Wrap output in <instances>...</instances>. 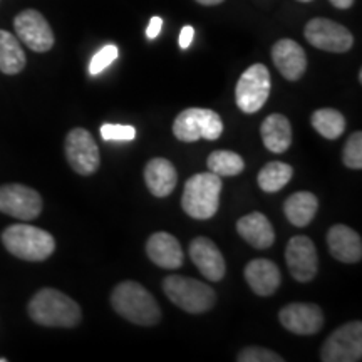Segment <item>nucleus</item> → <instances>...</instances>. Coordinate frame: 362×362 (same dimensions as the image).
I'll list each match as a JSON object with an SVG mask.
<instances>
[{"label": "nucleus", "mask_w": 362, "mask_h": 362, "mask_svg": "<svg viewBox=\"0 0 362 362\" xmlns=\"http://www.w3.org/2000/svg\"><path fill=\"white\" fill-rule=\"evenodd\" d=\"M0 211L17 220H34L42 211V197L34 188L21 183L0 187Z\"/></svg>", "instance_id": "11"}, {"label": "nucleus", "mask_w": 362, "mask_h": 362, "mask_svg": "<svg viewBox=\"0 0 362 362\" xmlns=\"http://www.w3.org/2000/svg\"><path fill=\"white\" fill-rule=\"evenodd\" d=\"M238 362H284L285 359L279 356L277 352L265 349V347H245L238 352L237 356Z\"/></svg>", "instance_id": "29"}, {"label": "nucleus", "mask_w": 362, "mask_h": 362, "mask_svg": "<svg viewBox=\"0 0 362 362\" xmlns=\"http://www.w3.org/2000/svg\"><path fill=\"white\" fill-rule=\"evenodd\" d=\"M223 133V121L218 112L205 107L181 111L173 123V134L178 141L194 143L198 139L216 141Z\"/></svg>", "instance_id": "6"}, {"label": "nucleus", "mask_w": 362, "mask_h": 362, "mask_svg": "<svg viewBox=\"0 0 362 362\" xmlns=\"http://www.w3.org/2000/svg\"><path fill=\"white\" fill-rule=\"evenodd\" d=\"M319 208V200L310 192H297L291 194L284 203V214L293 226L304 228L310 225Z\"/></svg>", "instance_id": "23"}, {"label": "nucleus", "mask_w": 362, "mask_h": 362, "mask_svg": "<svg viewBox=\"0 0 362 362\" xmlns=\"http://www.w3.org/2000/svg\"><path fill=\"white\" fill-rule=\"evenodd\" d=\"M279 320L288 332L297 336H312L324 327V312L309 302H293L280 309Z\"/></svg>", "instance_id": "14"}, {"label": "nucleus", "mask_w": 362, "mask_h": 362, "mask_svg": "<svg viewBox=\"0 0 362 362\" xmlns=\"http://www.w3.org/2000/svg\"><path fill=\"white\" fill-rule=\"evenodd\" d=\"M330 255L342 264H357L362 259L361 235L347 225H334L327 232Z\"/></svg>", "instance_id": "17"}, {"label": "nucleus", "mask_w": 362, "mask_h": 362, "mask_svg": "<svg viewBox=\"0 0 362 362\" xmlns=\"http://www.w3.org/2000/svg\"><path fill=\"white\" fill-rule=\"evenodd\" d=\"M200 6H206V7H211V6H218V4L225 2V0H197Z\"/></svg>", "instance_id": "35"}, {"label": "nucleus", "mask_w": 362, "mask_h": 362, "mask_svg": "<svg viewBox=\"0 0 362 362\" xmlns=\"http://www.w3.org/2000/svg\"><path fill=\"white\" fill-rule=\"evenodd\" d=\"M292 175L293 170L291 165L282 161H270L260 170L259 176H257V183H259L262 192L277 193L287 187L288 181L292 180Z\"/></svg>", "instance_id": "25"}, {"label": "nucleus", "mask_w": 362, "mask_h": 362, "mask_svg": "<svg viewBox=\"0 0 362 362\" xmlns=\"http://www.w3.org/2000/svg\"><path fill=\"white\" fill-rule=\"evenodd\" d=\"M163 291L176 307L188 314H203L216 304V293L210 285L183 275L166 277L163 280Z\"/></svg>", "instance_id": "5"}, {"label": "nucleus", "mask_w": 362, "mask_h": 362, "mask_svg": "<svg viewBox=\"0 0 362 362\" xmlns=\"http://www.w3.org/2000/svg\"><path fill=\"white\" fill-rule=\"evenodd\" d=\"M330 4H332L336 8H342V11H346V8H351L352 4H354V0H329Z\"/></svg>", "instance_id": "34"}, {"label": "nucleus", "mask_w": 362, "mask_h": 362, "mask_svg": "<svg viewBox=\"0 0 362 362\" xmlns=\"http://www.w3.org/2000/svg\"><path fill=\"white\" fill-rule=\"evenodd\" d=\"M221 188H223L221 178L211 171L194 175L185 183L181 208L194 220L211 218L220 208Z\"/></svg>", "instance_id": "4"}, {"label": "nucleus", "mask_w": 362, "mask_h": 362, "mask_svg": "<svg viewBox=\"0 0 362 362\" xmlns=\"http://www.w3.org/2000/svg\"><path fill=\"white\" fill-rule=\"evenodd\" d=\"M144 181L151 194L156 198H165L173 193L178 183V173H176L175 165L166 158H153L148 161L144 168Z\"/></svg>", "instance_id": "21"}, {"label": "nucleus", "mask_w": 362, "mask_h": 362, "mask_svg": "<svg viewBox=\"0 0 362 362\" xmlns=\"http://www.w3.org/2000/svg\"><path fill=\"white\" fill-rule=\"evenodd\" d=\"M298 2H312V0H298Z\"/></svg>", "instance_id": "37"}, {"label": "nucleus", "mask_w": 362, "mask_h": 362, "mask_svg": "<svg viewBox=\"0 0 362 362\" xmlns=\"http://www.w3.org/2000/svg\"><path fill=\"white\" fill-rule=\"evenodd\" d=\"M2 243L8 253L25 262H44L56 250V240L34 225L16 223L2 232Z\"/></svg>", "instance_id": "3"}, {"label": "nucleus", "mask_w": 362, "mask_h": 362, "mask_svg": "<svg viewBox=\"0 0 362 362\" xmlns=\"http://www.w3.org/2000/svg\"><path fill=\"white\" fill-rule=\"evenodd\" d=\"M17 39L34 52H47L54 47V33L45 17L34 8H25L13 19Z\"/></svg>", "instance_id": "12"}, {"label": "nucleus", "mask_w": 362, "mask_h": 362, "mask_svg": "<svg viewBox=\"0 0 362 362\" xmlns=\"http://www.w3.org/2000/svg\"><path fill=\"white\" fill-rule=\"evenodd\" d=\"M310 123L312 128L329 141L341 138L344 131H346V117L342 116V112L332 110V107L317 110L310 117Z\"/></svg>", "instance_id": "26"}, {"label": "nucleus", "mask_w": 362, "mask_h": 362, "mask_svg": "<svg viewBox=\"0 0 362 362\" xmlns=\"http://www.w3.org/2000/svg\"><path fill=\"white\" fill-rule=\"evenodd\" d=\"M161 27H163V19H161V17H151V21H149L148 29H146L148 39H156L158 35H160V33H161Z\"/></svg>", "instance_id": "32"}, {"label": "nucleus", "mask_w": 362, "mask_h": 362, "mask_svg": "<svg viewBox=\"0 0 362 362\" xmlns=\"http://www.w3.org/2000/svg\"><path fill=\"white\" fill-rule=\"evenodd\" d=\"M104 141H133L136 138V129L133 126L123 124H103L99 128Z\"/></svg>", "instance_id": "31"}, {"label": "nucleus", "mask_w": 362, "mask_h": 362, "mask_svg": "<svg viewBox=\"0 0 362 362\" xmlns=\"http://www.w3.org/2000/svg\"><path fill=\"white\" fill-rule=\"evenodd\" d=\"M194 37V29L192 25H185L183 29H181V34H180V47L181 49H188L189 44H192V40Z\"/></svg>", "instance_id": "33"}, {"label": "nucleus", "mask_w": 362, "mask_h": 362, "mask_svg": "<svg viewBox=\"0 0 362 362\" xmlns=\"http://www.w3.org/2000/svg\"><path fill=\"white\" fill-rule=\"evenodd\" d=\"M285 264H287L288 272L297 282H310L317 275V269H319L314 242L304 235L288 240L287 248H285Z\"/></svg>", "instance_id": "13"}, {"label": "nucleus", "mask_w": 362, "mask_h": 362, "mask_svg": "<svg viewBox=\"0 0 362 362\" xmlns=\"http://www.w3.org/2000/svg\"><path fill=\"white\" fill-rule=\"evenodd\" d=\"M66 158L71 168L78 175L89 176L96 173L101 165L98 143L84 128L71 129L66 136Z\"/></svg>", "instance_id": "10"}, {"label": "nucleus", "mask_w": 362, "mask_h": 362, "mask_svg": "<svg viewBox=\"0 0 362 362\" xmlns=\"http://www.w3.org/2000/svg\"><path fill=\"white\" fill-rule=\"evenodd\" d=\"M237 232L248 245L257 250L270 248L275 242V232L270 220L260 211H253L237 221Z\"/></svg>", "instance_id": "20"}, {"label": "nucleus", "mask_w": 362, "mask_h": 362, "mask_svg": "<svg viewBox=\"0 0 362 362\" xmlns=\"http://www.w3.org/2000/svg\"><path fill=\"white\" fill-rule=\"evenodd\" d=\"M25 52L16 35L0 29V71L16 76L25 67Z\"/></svg>", "instance_id": "24"}, {"label": "nucleus", "mask_w": 362, "mask_h": 362, "mask_svg": "<svg viewBox=\"0 0 362 362\" xmlns=\"http://www.w3.org/2000/svg\"><path fill=\"white\" fill-rule=\"evenodd\" d=\"M111 305L123 319L136 325H156L161 320V309L155 297L141 284L126 280L111 292Z\"/></svg>", "instance_id": "2"}, {"label": "nucleus", "mask_w": 362, "mask_h": 362, "mask_svg": "<svg viewBox=\"0 0 362 362\" xmlns=\"http://www.w3.org/2000/svg\"><path fill=\"white\" fill-rule=\"evenodd\" d=\"M262 141L269 151L280 155L285 153L292 144V126L291 121L280 112L267 116L260 126Z\"/></svg>", "instance_id": "22"}, {"label": "nucleus", "mask_w": 362, "mask_h": 362, "mask_svg": "<svg viewBox=\"0 0 362 362\" xmlns=\"http://www.w3.org/2000/svg\"><path fill=\"white\" fill-rule=\"evenodd\" d=\"M189 259L200 270L203 277L210 282H220L225 277V259L214 240L206 237H197L189 243Z\"/></svg>", "instance_id": "15"}, {"label": "nucleus", "mask_w": 362, "mask_h": 362, "mask_svg": "<svg viewBox=\"0 0 362 362\" xmlns=\"http://www.w3.org/2000/svg\"><path fill=\"white\" fill-rule=\"evenodd\" d=\"M270 72L264 64H253L240 76L235 88V101L240 111L245 115H255L265 106L270 96Z\"/></svg>", "instance_id": "7"}, {"label": "nucleus", "mask_w": 362, "mask_h": 362, "mask_svg": "<svg viewBox=\"0 0 362 362\" xmlns=\"http://www.w3.org/2000/svg\"><path fill=\"white\" fill-rule=\"evenodd\" d=\"M243 275H245L248 287L260 297H269L275 293L282 284L280 269L275 262L269 259H255L248 262Z\"/></svg>", "instance_id": "18"}, {"label": "nucleus", "mask_w": 362, "mask_h": 362, "mask_svg": "<svg viewBox=\"0 0 362 362\" xmlns=\"http://www.w3.org/2000/svg\"><path fill=\"white\" fill-rule=\"evenodd\" d=\"M272 61L287 81H298L305 74V51L292 39H280L272 47Z\"/></svg>", "instance_id": "16"}, {"label": "nucleus", "mask_w": 362, "mask_h": 362, "mask_svg": "<svg viewBox=\"0 0 362 362\" xmlns=\"http://www.w3.org/2000/svg\"><path fill=\"white\" fill-rule=\"evenodd\" d=\"M304 35L307 42L325 52H347L354 44V37L347 27L330 19H324V17H317L307 22Z\"/></svg>", "instance_id": "9"}, {"label": "nucleus", "mask_w": 362, "mask_h": 362, "mask_svg": "<svg viewBox=\"0 0 362 362\" xmlns=\"http://www.w3.org/2000/svg\"><path fill=\"white\" fill-rule=\"evenodd\" d=\"M116 57H117V47L115 44H110L106 45V47H103L101 51L96 52V56L90 59L89 74L90 76L101 74L106 67H110L112 62L116 61Z\"/></svg>", "instance_id": "30"}, {"label": "nucleus", "mask_w": 362, "mask_h": 362, "mask_svg": "<svg viewBox=\"0 0 362 362\" xmlns=\"http://www.w3.org/2000/svg\"><path fill=\"white\" fill-rule=\"evenodd\" d=\"M29 317L44 327H76L83 319V310L74 298L56 288L45 287L30 298Z\"/></svg>", "instance_id": "1"}, {"label": "nucleus", "mask_w": 362, "mask_h": 362, "mask_svg": "<svg viewBox=\"0 0 362 362\" xmlns=\"http://www.w3.org/2000/svg\"><path fill=\"white\" fill-rule=\"evenodd\" d=\"M362 359V324H344L334 330L324 342L320 361L324 362H357Z\"/></svg>", "instance_id": "8"}, {"label": "nucleus", "mask_w": 362, "mask_h": 362, "mask_svg": "<svg viewBox=\"0 0 362 362\" xmlns=\"http://www.w3.org/2000/svg\"><path fill=\"white\" fill-rule=\"evenodd\" d=\"M206 166L208 171L223 178V176H237L242 173L245 170V161L235 151L218 149V151H214L208 156Z\"/></svg>", "instance_id": "27"}, {"label": "nucleus", "mask_w": 362, "mask_h": 362, "mask_svg": "<svg viewBox=\"0 0 362 362\" xmlns=\"http://www.w3.org/2000/svg\"><path fill=\"white\" fill-rule=\"evenodd\" d=\"M0 362H7L6 357H0Z\"/></svg>", "instance_id": "36"}, {"label": "nucleus", "mask_w": 362, "mask_h": 362, "mask_svg": "<svg viewBox=\"0 0 362 362\" xmlns=\"http://www.w3.org/2000/svg\"><path fill=\"white\" fill-rule=\"evenodd\" d=\"M342 163L349 170H362V133L356 131L349 136L342 149Z\"/></svg>", "instance_id": "28"}, {"label": "nucleus", "mask_w": 362, "mask_h": 362, "mask_svg": "<svg viewBox=\"0 0 362 362\" xmlns=\"http://www.w3.org/2000/svg\"><path fill=\"white\" fill-rule=\"evenodd\" d=\"M146 253L153 264L166 270H178L185 255L180 242L168 232H156L148 238Z\"/></svg>", "instance_id": "19"}]
</instances>
